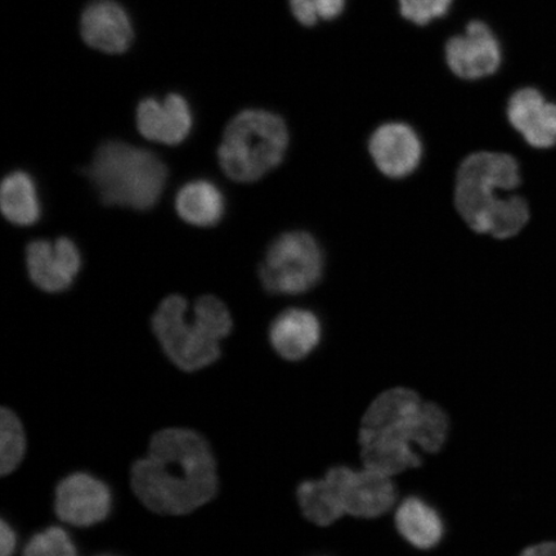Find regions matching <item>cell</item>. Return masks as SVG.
<instances>
[{
  "label": "cell",
  "instance_id": "4fadbf2b",
  "mask_svg": "<svg viewBox=\"0 0 556 556\" xmlns=\"http://www.w3.org/2000/svg\"><path fill=\"white\" fill-rule=\"evenodd\" d=\"M193 119L189 103L172 93L166 99H146L138 104L137 127L149 141L176 146L190 135Z\"/></svg>",
  "mask_w": 556,
  "mask_h": 556
},
{
  "label": "cell",
  "instance_id": "cb8c5ba5",
  "mask_svg": "<svg viewBox=\"0 0 556 556\" xmlns=\"http://www.w3.org/2000/svg\"><path fill=\"white\" fill-rule=\"evenodd\" d=\"M17 547V534L3 519L0 521V556H13Z\"/></svg>",
  "mask_w": 556,
  "mask_h": 556
},
{
  "label": "cell",
  "instance_id": "ac0fdd59",
  "mask_svg": "<svg viewBox=\"0 0 556 556\" xmlns=\"http://www.w3.org/2000/svg\"><path fill=\"white\" fill-rule=\"evenodd\" d=\"M395 526L403 539L417 548H432L443 538V523L438 513L417 497H408L395 513Z\"/></svg>",
  "mask_w": 556,
  "mask_h": 556
},
{
  "label": "cell",
  "instance_id": "6da1fadb",
  "mask_svg": "<svg viewBox=\"0 0 556 556\" xmlns=\"http://www.w3.org/2000/svg\"><path fill=\"white\" fill-rule=\"evenodd\" d=\"M217 460L203 435L168 428L152 435L148 455L130 470L136 497L160 516H187L218 492Z\"/></svg>",
  "mask_w": 556,
  "mask_h": 556
},
{
  "label": "cell",
  "instance_id": "44dd1931",
  "mask_svg": "<svg viewBox=\"0 0 556 556\" xmlns=\"http://www.w3.org/2000/svg\"><path fill=\"white\" fill-rule=\"evenodd\" d=\"M23 556H79V553L64 528L50 527L34 534Z\"/></svg>",
  "mask_w": 556,
  "mask_h": 556
},
{
  "label": "cell",
  "instance_id": "3957f363",
  "mask_svg": "<svg viewBox=\"0 0 556 556\" xmlns=\"http://www.w3.org/2000/svg\"><path fill=\"white\" fill-rule=\"evenodd\" d=\"M520 185L517 160L502 152H476L456 174L455 205L472 231L496 239L518 235L530 219V208L517 194L503 198L502 192Z\"/></svg>",
  "mask_w": 556,
  "mask_h": 556
},
{
  "label": "cell",
  "instance_id": "5b68a950",
  "mask_svg": "<svg viewBox=\"0 0 556 556\" xmlns=\"http://www.w3.org/2000/svg\"><path fill=\"white\" fill-rule=\"evenodd\" d=\"M299 505L312 523L326 527L343 516L378 518L392 509L397 490L391 477L364 467H336L319 481L299 485Z\"/></svg>",
  "mask_w": 556,
  "mask_h": 556
},
{
  "label": "cell",
  "instance_id": "7a4b0ae2",
  "mask_svg": "<svg viewBox=\"0 0 556 556\" xmlns=\"http://www.w3.org/2000/svg\"><path fill=\"white\" fill-rule=\"evenodd\" d=\"M448 427L447 414L435 403L424 402L412 389H389L375 399L361 422L364 467L391 478L419 468L421 458L413 447L437 454Z\"/></svg>",
  "mask_w": 556,
  "mask_h": 556
},
{
  "label": "cell",
  "instance_id": "ffe728a7",
  "mask_svg": "<svg viewBox=\"0 0 556 556\" xmlns=\"http://www.w3.org/2000/svg\"><path fill=\"white\" fill-rule=\"evenodd\" d=\"M26 454V434L23 422L12 409L0 412V475L9 476L23 463Z\"/></svg>",
  "mask_w": 556,
  "mask_h": 556
},
{
  "label": "cell",
  "instance_id": "2e32d148",
  "mask_svg": "<svg viewBox=\"0 0 556 556\" xmlns=\"http://www.w3.org/2000/svg\"><path fill=\"white\" fill-rule=\"evenodd\" d=\"M321 331V323L315 313L291 308L278 315L270 325L269 342L282 358L301 361L318 345Z\"/></svg>",
  "mask_w": 556,
  "mask_h": 556
},
{
  "label": "cell",
  "instance_id": "9a60e30c",
  "mask_svg": "<svg viewBox=\"0 0 556 556\" xmlns=\"http://www.w3.org/2000/svg\"><path fill=\"white\" fill-rule=\"evenodd\" d=\"M507 119L528 144L548 149L556 144V104L534 88L517 90L507 103Z\"/></svg>",
  "mask_w": 556,
  "mask_h": 556
},
{
  "label": "cell",
  "instance_id": "7c38bea8",
  "mask_svg": "<svg viewBox=\"0 0 556 556\" xmlns=\"http://www.w3.org/2000/svg\"><path fill=\"white\" fill-rule=\"evenodd\" d=\"M26 266L31 281L47 293L72 287L81 268V255L72 240H35L26 248Z\"/></svg>",
  "mask_w": 556,
  "mask_h": 556
},
{
  "label": "cell",
  "instance_id": "52a82bcc",
  "mask_svg": "<svg viewBox=\"0 0 556 556\" xmlns=\"http://www.w3.org/2000/svg\"><path fill=\"white\" fill-rule=\"evenodd\" d=\"M289 129L281 116L245 110L228 123L218 149L222 170L240 184L256 182L282 163Z\"/></svg>",
  "mask_w": 556,
  "mask_h": 556
},
{
  "label": "cell",
  "instance_id": "30bf717a",
  "mask_svg": "<svg viewBox=\"0 0 556 556\" xmlns=\"http://www.w3.org/2000/svg\"><path fill=\"white\" fill-rule=\"evenodd\" d=\"M446 61L451 72L460 79H483L502 66V47L489 26L482 21H471L464 35L447 41Z\"/></svg>",
  "mask_w": 556,
  "mask_h": 556
},
{
  "label": "cell",
  "instance_id": "ba28073f",
  "mask_svg": "<svg viewBox=\"0 0 556 556\" xmlns=\"http://www.w3.org/2000/svg\"><path fill=\"white\" fill-rule=\"evenodd\" d=\"M324 268V253L317 240L308 232L293 231L270 243L260 277L268 293L299 295L316 287Z\"/></svg>",
  "mask_w": 556,
  "mask_h": 556
},
{
  "label": "cell",
  "instance_id": "8992f818",
  "mask_svg": "<svg viewBox=\"0 0 556 556\" xmlns=\"http://www.w3.org/2000/svg\"><path fill=\"white\" fill-rule=\"evenodd\" d=\"M87 177L102 203L149 211L162 198L168 170L151 151L113 141L96 151Z\"/></svg>",
  "mask_w": 556,
  "mask_h": 556
},
{
  "label": "cell",
  "instance_id": "603a6c76",
  "mask_svg": "<svg viewBox=\"0 0 556 556\" xmlns=\"http://www.w3.org/2000/svg\"><path fill=\"white\" fill-rule=\"evenodd\" d=\"M452 2L454 0H399L402 17L419 26L446 16Z\"/></svg>",
  "mask_w": 556,
  "mask_h": 556
},
{
  "label": "cell",
  "instance_id": "9c48e42d",
  "mask_svg": "<svg viewBox=\"0 0 556 556\" xmlns=\"http://www.w3.org/2000/svg\"><path fill=\"white\" fill-rule=\"evenodd\" d=\"M113 493L101 479L88 472H74L55 489L54 511L62 521L74 527H92L110 516Z\"/></svg>",
  "mask_w": 556,
  "mask_h": 556
},
{
  "label": "cell",
  "instance_id": "d4e9b609",
  "mask_svg": "<svg viewBox=\"0 0 556 556\" xmlns=\"http://www.w3.org/2000/svg\"><path fill=\"white\" fill-rule=\"evenodd\" d=\"M519 556H556V542H544L526 548Z\"/></svg>",
  "mask_w": 556,
  "mask_h": 556
},
{
  "label": "cell",
  "instance_id": "8fae6325",
  "mask_svg": "<svg viewBox=\"0 0 556 556\" xmlns=\"http://www.w3.org/2000/svg\"><path fill=\"white\" fill-rule=\"evenodd\" d=\"M368 152L382 176L403 179L419 168L424 148L412 125L391 122L375 129L368 139Z\"/></svg>",
  "mask_w": 556,
  "mask_h": 556
},
{
  "label": "cell",
  "instance_id": "5bb4252c",
  "mask_svg": "<svg viewBox=\"0 0 556 556\" xmlns=\"http://www.w3.org/2000/svg\"><path fill=\"white\" fill-rule=\"evenodd\" d=\"M80 31L89 47L104 53H124L134 41L128 13L114 0L90 3L83 12Z\"/></svg>",
  "mask_w": 556,
  "mask_h": 556
},
{
  "label": "cell",
  "instance_id": "484cf974",
  "mask_svg": "<svg viewBox=\"0 0 556 556\" xmlns=\"http://www.w3.org/2000/svg\"><path fill=\"white\" fill-rule=\"evenodd\" d=\"M97 556H114V555H97Z\"/></svg>",
  "mask_w": 556,
  "mask_h": 556
},
{
  "label": "cell",
  "instance_id": "d6986e66",
  "mask_svg": "<svg viewBox=\"0 0 556 556\" xmlns=\"http://www.w3.org/2000/svg\"><path fill=\"white\" fill-rule=\"evenodd\" d=\"M0 207L7 220L16 226H31L40 218L37 186L25 172H13L0 186Z\"/></svg>",
  "mask_w": 556,
  "mask_h": 556
},
{
  "label": "cell",
  "instance_id": "277c9868",
  "mask_svg": "<svg viewBox=\"0 0 556 556\" xmlns=\"http://www.w3.org/2000/svg\"><path fill=\"white\" fill-rule=\"evenodd\" d=\"M151 324L166 357L187 372L219 359L220 342L233 326L227 305L211 295L198 299L191 313L184 296H168L159 305Z\"/></svg>",
  "mask_w": 556,
  "mask_h": 556
},
{
  "label": "cell",
  "instance_id": "7402d4cb",
  "mask_svg": "<svg viewBox=\"0 0 556 556\" xmlns=\"http://www.w3.org/2000/svg\"><path fill=\"white\" fill-rule=\"evenodd\" d=\"M346 0H290V9L299 24L312 27L319 21H331L342 15Z\"/></svg>",
  "mask_w": 556,
  "mask_h": 556
},
{
  "label": "cell",
  "instance_id": "e0dca14e",
  "mask_svg": "<svg viewBox=\"0 0 556 556\" xmlns=\"http://www.w3.org/2000/svg\"><path fill=\"white\" fill-rule=\"evenodd\" d=\"M225 198L208 180H193L179 190L176 208L180 218L197 227H213L224 218Z\"/></svg>",
  "mask_w": 556,
  "mask_h": 556
}]
</instances>
